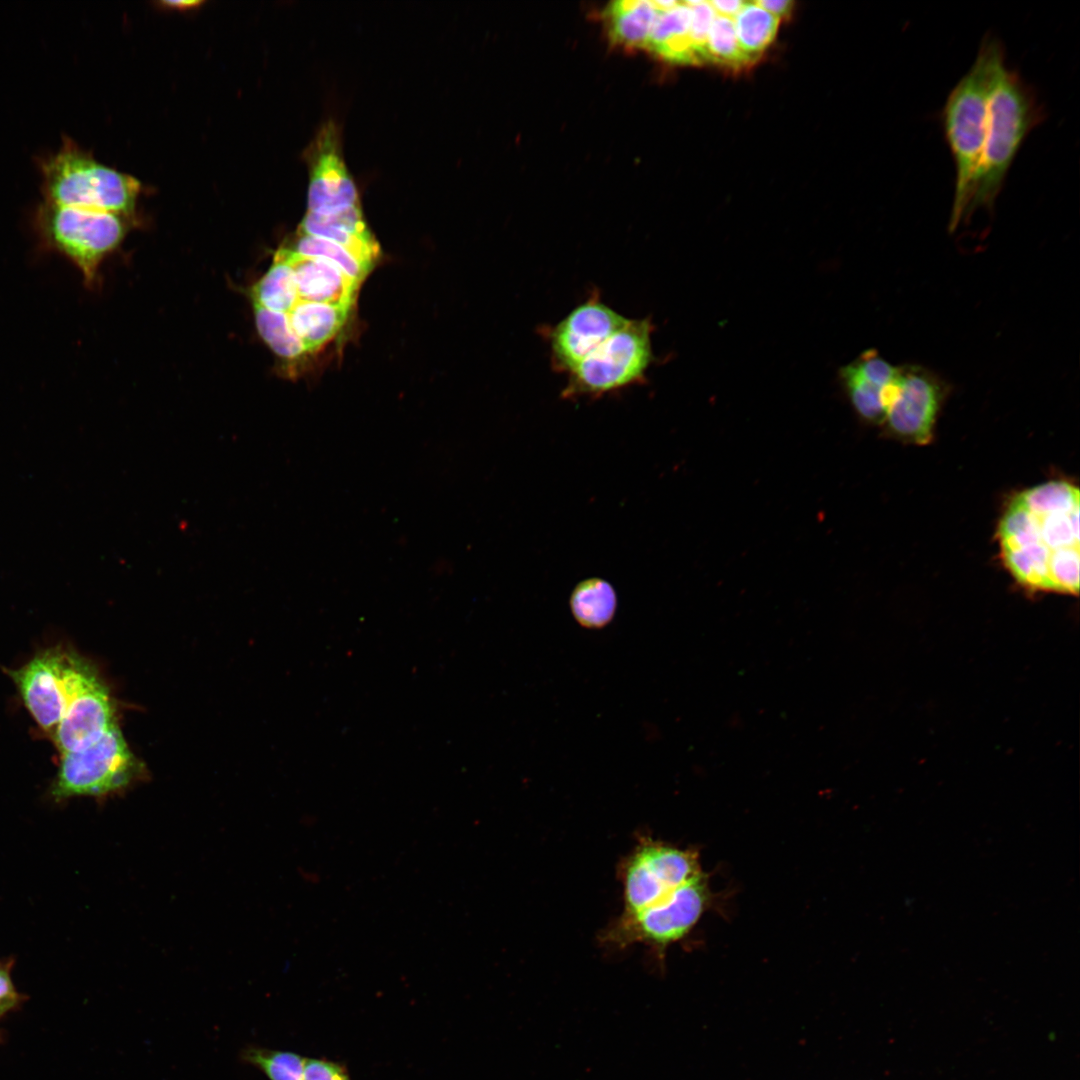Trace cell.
<instances>
[{
  "mask_svg": "<svg viewBox=\"0 0 1080 1080\" xmlns=\"http://www.w3.org/2000/svg\"><path fill=\"white\" fill-rule=\"evenodd\" d=\"M1079 489L1052 480L1017 494L998 525L1002 561L1018 584L1034 591H1079Z\"/></svg>",
  "mask_w": 1080,
  "mask_h": 1080,
  "instance_id": "6da1fadb",
  "label": "cell"
},
{
  "mask_svg": "<svg viewBox=\"0 0 1080 1080\" xmlns=\"http://www.w3.org/2000/svg\"><path fill=\"white\" fill-rule=\"evenodd\" d=\"M1004 64L1002 42L985 35L975 61L950 91L943 108V130L955 166L950 231L964 218L971 199L985 141L989 96Z\"/></svg>",
  "mask_w": 1080,
  "mask_h": 1080,
  "instance_id": "7a4b0ae2",
  "label": "cell"
},
{
  "mask_svg": "<svg viewBox=\"0 0 1080 1080\" xmlns=\"http://www.w3.org/2000/svg\"><path fill=\"white\" fill-rule=\"evenodd\" d=\"M1042 120L1043 110L1033 89L1005 63L990 92L981 161L963 219L980 208L993 209L1020 147Z\"/></svg>",
  "mask_w": 1080,
  "mask_h": 1080,
  "instance_id": "3957f363",
  "label": "cell"
},
{
  "mask_svg": "<svg viewBox=\"0 0 1080 1080\" xmlns=\"http://www.w3.org/2000/svg\"><path fill=\"white\" fill-rule=\"evenodd\" d=\"M45 202L127 216L133 212L139 181L65 143L43 166Z\"/></svg>",
  "mask_w": 1080,
  "mask_h": 1080,
  "instance_id": "277c9868",
  "label": "cell"
},
{
  "mask_svg": "<svg viewBox=\"0 0 1080 1080\" xmlns=\"http://www.w3.org/2000/svg\"><path fill=\"white\" fill-rule=\"evenodd\" d=\"M648 318L629 319L617 332L590 352L573 371L561 392L563 399H597L641 384L654 360Z\"/></svg>",
  "mask_w": 1080,
  "mask_h": 1080,
  "instance_id": "5b68a950",
  "label": "cell"
},
{
  "mask_svg": "<svg viewBox=\"0 0 1080 1080\" xmlns=\"http://www.w3.org/2000/svg\"><path fill=\"white\" fill-rule=\"evenodd\" d=\"M710 903L711 891L703 872L660 901L634 913H621L602 932L601 942L620 950L644 944L662 953L693 929Z\"/></svg>",
  "mask_w": 1080,
  "mask_h": 1080,
  "instance_id": "8992f818",
  "label": "cell"
},
{
  "mask_svg": "<svg viewBox=\"0 0 1080 1080\" xmlns=\"http://www.w3.org/2000/svg\"><path fill=\"white\" fill-rule=\"evenodd\" d=\"M36 229L42 245L69 259L87 284L95 281L101 262L125 234L118 214L46 202L38 211Z\"/></svg>",
  "mask_w": 1080,
  "mask_h": 1080,
  "instance_id": "52a82bcc",
  "label": "cell"
},
{
  "mask_svg": "<svg viewBox=\"0 0 1080 1080\" xmlns=\"http://www.w3.org/2000/svg\"><path fill=\"white\" fill-rule=\"evenodd\" d=\"M142 773V765L129 749L116 723L88 747L62 754L52 794L104 796L120 792Z\"/></svg>",
  "mask_w": 1080,
  "mask_h": 1080,
  "instance_id": "ba28073f",
  "label": "cell"
},
{
  "mask_svg": "<svg viewBox=\"0 0 1080 1080\" xmlns=\"http://www.w3.org/2000/svg\"><path fill=\"white\" fill-rule=\"evenodd\" d=\"M702 873L696 850L641 836L619 865L622 914L640 911L660 901Z\"/></svg>",
  "mask_w": 1080,
  "mask_h": 1080,
  "instance_id": "9c48e42d",
  "label": "cell"
},
{
  "mask_svg": "<svg viewBox=\"0 0 1080 1080\" xmlns=\"http://www.w3.org/2000/svg\"><path fill=\"white\" fill-rule=\"evenodd\" d=\"M116 723L108 687L95 667L75 653L65 711L52 734L58 750L84 749Z\"/></svg>",
  "mask_w": 1080,
  "mask_h": 1080,
  "instance_id": "30bf717a",
  "label": "cell"
},
{
  "mask_svg": "<svg viewBox=\"0 0 1080 1080\" xmlns=\"http://www.w3.org/2000/svg\"><path fill=\"white\" fill-rule=\"evenodd\" d=\"M944 392L942 381L928 369L898 367L883 395V421L896 436L918 445L927 444L933 436Z\"/></svg>",
  "mask_w": 1080,
  "mask_h": 1080,
  "instance_id": "8fae6325",
  "label": "cell"
},
{
  "mask_svg": "<svg viewBox=\"0 0 1080 1080\" xmlns=\"http://www.w3.org/2000/svg\"><path fill=\"white\" fill-rule=\"evenodd\" d=\"M340 131L325 121L305 151L309 171L308 212L336 214L361 206L358 189L345 163Z\"/></svg>",
  "mask_w": 1080,
  "mask_h": 1080,
  "instance_id": "7c38bea8",
  "label": "cell"
},
{
  "mask_svg": "<svg viewBox=\"0 0 1080 1080\" xmlns=\"http://www.w3.org/2000/svg\"><path fill=\"white\" fill-rule=\"evenodd\" d=\"M74 655L71 651L51 648L9 673L25 706L51 736L65 711Z\"/></svg>",
  "mask_w": 1080,
  "mask_h": 1080,
  "instance_id": "4fadbf2b",
  "label": "cell"
},
{
  "mask_svg": "<svg viewBox=\"0 0 1080 1080\" xmlns=\"http://www.w3.org/2000/svg\"><path fill=\"white\" fill-rule=\"evenodd\" d=\"M628 320L602 302L598 295H591L550 328L547 339L552 367L569 374Z\"/></svg>",
  "mask_w": 1080,
  "mask_h": 1080,
  "instance_id": "5bb4252c",
  "label": "cell"
},
{
  "mask_svg": "<svg viewBox=\"0 0 1080 1080\" xmlns=\"http://www.w3.org/2000/svg\"><path fill=\"white\" fill-rule=\"evenodd\" d=\"M291 268L299 300L352 307L360 286L332 262L297 254L289 248L276 252Z\"/></svg>",
  "mask_w": 1080,
  "mask_h": 1080,
  "instance_id": "9a60e30c",
  "label": "cell"
},
{
  "mask_svg": "<svg viewBox=\"0 0 1080 1080\" xmlns=\"http://www.w3.org/2000/svg\"><path fill=\"white\" fill-rule=\"evenodd\" d=\"M898 367L891 365L873 349L862 353L843 367L841 378L858 414L869 421H883V395L897 375Z\"/></svg>",
  "mask_w": 1080,
  "mask_h": 1080,
  "instance_id": "2e32d148",
  "label": "cell"
},
{
  "mask_svg": "<svg viewBox=\"0 0 1080 1080\" xmlns=\"http://www.w3.org/2000/svg\"><path fill=\"white\" fill-rule=\"evenodd\" d=\"M298 232L338 243L372 266L379 255V245L366 225L361 206L331 215L307 211Z\"/></svg>",
  "mask_w": 1080,
  "mask_h": 1080,
  "instance_id": "e0dca14e",
  "label": "cell"
},
{
  "mask_svg": "<svg viewBox=\"0 0 1080 1080\" xmlns=\"http://www.w3.org/2000/svg\"><path fill=\"white\" fill-rule=\"evenodd\" d=\"M659 9L651 0H619L605 9L610 39L624 48H646Z\"/></svg>",
  "mask_w": 1080,
  "mask_h": 1080,
  "instance_id": "ac0fdd59",
  "label": "cell"
},
{
  "mask_svg": "<svg viewBox=\"0 0 1080 1080\" xmlns=\"http://www.w3.org/2000/svg\"><path fill=\"white\" fill-rule=\"evenodd\" d=\"M351 309L349 306L299 300L287 314L306 352H314L339 332Z\"/></svg>",
  "mask_w": 1080,
  "mask_h": 1080,
  "instance_id": "d6986e66",
  "label": "cell"
},
{
  "mask_svg": "<svg viewBox=\"0 0 1080 1080\" xmlns=\"http://www.w3.org/2000/svg\"><path fill=\"white\" fill-rule=\"evenodd\" d=\"M569 605L579 625L587 629H600L612 621L617 609V595L608 581L590 577L574 587Z\"/></svg>",
  "mask_w": 1080,
  "mask_h": 1080,
  "instance_id": "ffe728a7",
  "label": "cell"
},
{
  "mask_svg": "<svg viewBox=\"0 0 1080 1080\" xmlns=\"http://www.w3.org/2000/svg\"><path fill=\"white\" fill-rule=\"evenodd\" d=\"M733 22L739 45L753 63L773 42L780 19L755 2H745Z\"/></svg>",
  "mask_w": 1080,
  "mask_h": 1080,
  "instance_id": "44dd1931",
  "label": "cell"
},
{
  "mask_svg": "<svg viewBox=\"0 0 1080 1080\" xmlns=\"http://www.w3.org/2000/svg\"><path fill=\"white\" fill-rule=\"evenodd\" d=\"M252 302L275 312L289 313L299 301L290 266L275 254L266 274L251 289Z\"/></svg>",
  "mask_w": 1080,
  "mask_h": 1080,
  "instance_id": "7402d4cb",
  "label": "cell"
},
{
  "mask_svg": "<svg viewBox=\"0 0 1080 1080\" xmlns=\"http://www.w3.org/2000/svg\"><path fill=\"white\" fill-rule=\"evenodd\" d=\"M289 249L303 256L328 260L359 284L373 267L338 243L301 232Z\"/></svg>",
  "mask_w": 1080,
  "mask_h": 1080,
  "instance_id": "603a6c76",
  "label": "cell"
},
{
  "mask_svg": "<svg viewBox=\"0 0 1080 1080\" xmlns=\"http://www.w3.org/2000/svg\"><path fill=\"white\" fill-rule=\"evenodd\" d=\"M256 326L263 340L284 360H296L305 352L288 314L271 311L253 302Z\"/></svg>",
  "mask_w": 1080,
  "mask_h": 1080,
  "instance_id": "cb8c5ba5",
  "label": "cell"
},
{
  "mask_svg": "<svg viewBox=\"0 0 1080 1080\" xmlns=\"http://www.w3.org/2000/svg\"><path fill=\"white\" fill-rule=\"evenodd\" d=\"M708 62L730 69H742L752 64L742 51L731 18L716 15L707 39Z\"/></svg>",
  "mask_w": 1080,
  "mask_h": 1080,
  "instance_id": "d4e9b609",
  "label": "cell"
},
{
  "mask_svg": "<svg viewBox=\"0 0 1080 1080\" xmlns=\"http://www.w3.org/2000/svg\"><path fill=\"white\" fill-rule=\"evenodd\" d=\"M241 1056L270 1080H304L306 1058L296 1053L248 1047Z\"/></svg>",
  "mask_w": 1080,
  "mask_h": 1080,
  "instance_id": "484cf974",
  "label": "cell"
},
{
  "mask_svg": "<svg viewBox=\"0 0 1080 1080\" xmlns=\"http://www.w3.org/2000/svg\"><path fill=\"white\" fill-rule=\"evenodd\" d=\"M691 8L690 40L699 64L707 63V39L716 16L708 1H685Z\"/></svg>",
  "mask_w": 1080,
  "mask_h": 1080,
  "instance_id": "4316f807",
  "label": "cell"
},
{
  "mask_svg": "<svg viewBox=\"0 0 1080 1080\" xmlns=\"http://www.w3.org/2000/svg\"><path fill=\"white\" fill-rule=\"evenodd\" d=\"M304 1080H350L343 1064L325 1058L306 1059Z\"/></svg>",
  "mask_w": 1080,
  "mask_h": 1080,
  "instance_id": "83f0119b",
  "label": "cell"
},
{
  "mask_svg": "<svg viewBox=\"0 0 1080 1080\" xmlns=\"http://www.w3.org/2000/svg\"><path fill=\"white\" fill-rule=\"evenodd\" d=\"M22 1001V997L16 991L10 976L8 963L0 962V1018L15 1009Z\"/></svg>",
  "mask_w": 1080,
  "mask_h": 1080,
  "instance_id": "f1b7e54d",
  "label": "cell"
},
{
  "mask_svg": "<svg viewBox=\"0 0 1080 1080\" xmlns=\"http://www.w3.org/2000/svg\"><path fill=\"white\" fill-rule=\"evenodd\" d=\"M755 3L779 19L789 16L794 5V2L790 0H759L755 1Z\"/></svg>",
  "mask_w": 1080,
  "mask_h": 1080,
  "instance_id": "f546056e",
  "label": "cell"
},
{
  "mask_svg": "<svg viewBox=\"0 0 1080 1080\" xmlns=\"http://www.w3.org/2000/svg\"><path fill=\"white\" fill-rule=\"evenodd\" d=\"M716 15L722 17H735L744 5L740 0H713L708 1Z\"/></svg>",
  "mask_w": 1080,
  "mask_h": 1080,
  "instance_id": "4dcf8cb0",
  "label": "cell"
},
{
  "mask_svg": "<svg viewBox=\"0 0 1080 1080\" xmlns=\"http://www.w3.org/2000/svg\"><path fill=\"white\" fill-rule=\"evenodd\" d=\"M162 3L165 6L169 7V8L191 9V8L199 6L202 2L201 1H196V0H192V1H189V0L179 1V0H177V1H163Z\"/></svg>",
  "mask_w": 1080,
  "mask_h": 1080,
  "instance_id": "1f68e13d",
  "label": "cell"
}]
</instances>
